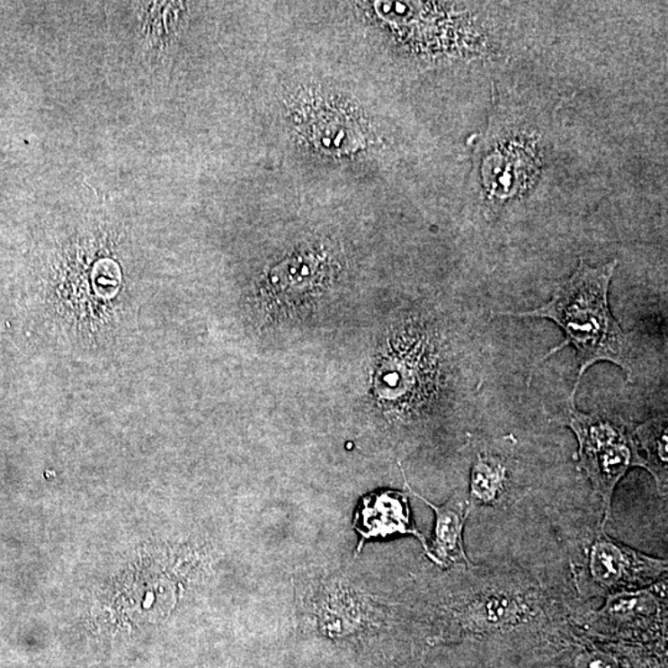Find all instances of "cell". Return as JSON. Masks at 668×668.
<instances>
[{
    "label": "cell",
    "mask_w": 668,
    "mask_h": 668,
    "mask_svg": "<svg viewBox=\"0 0 668 668\" xmlns=\"http://www.w3.org/2000/svg\"><path fill=\"white\" fill-rule=\"evenodd\" d=\"M618 262L589 266L579 260L577 270L571 278L556 286L554 295L548 304L525 312H500L496 316L551 319L564 329L565 341L552 348L544 360L574 345L578 354L579 370L569 400L574 401L582 377L589 367L599 361H609L620 367L627 374L628 383H633L634 343L633 335L625 334L609 308V288Z\"/></svg>",
    "instance_id": "cell-1"
},
{
    "label": "cell",
    "mask_w": 668,
    "mask_h": 668,
    "mask_svg": "<svg viewBox=\"0 0 668 668\" xmlns=\"http://www.w3.org/2000/svg\"><path fill=\"white\" fill-rule=\"evenodd\" d=\"M464 569L466 579L447 608L464 633L490 637L534 631L548 638L571 614L534 575L519 569Z\"/></svg>",
    "instance_id": "cell-2"
},
{
    "label": "cell",
    "mask_w": 668,
    "mask_h": 668,
    "mask_svg": "<svg viewBox=\"0 0 668 668\" xmlns=\"http://www.w3.org/2000/svg\"><path fill=\"white\" fill-rule=\"evenodd\" d=\"M567 426L577 437L578 469L584 472L601 498L603 515L601 524L607 526L618 484L631 468H644L634 427L619 414L581 413L571 400Z\"/></svg>",
    "instance_id": "cell-3"
},
{
    "label": "cell",
    "mask_w": 668,
    "mask_h": 668,
    "mask_svg": "<svg viewBox=\"0 0 668 668\" xmlns=\"http://www.w3.org/2000/svg\"><path fill=\"white\" fill-rule=\"evenodd\" d=\"M572 564L574 585L582 598L604 597L650 587L667 577V559L653 557L611 539L605 526L583 545Z\"/></svg>",
    "instance_id": "cell-4"
},
{
    "label": "cell",
    "mask_w": 668,
    "mask_h": 668,
    "mask_svg": "<svg viewBox=\"0 0 668 668\" xmlns=\"http://www.w3.org/2000/svg\"><path fill=\"white\" fill-rule=\"evenodd\" d=\"M571 619L603 638H663L667 628V577L650 587L608 595L603 607Z\"/></svg>",
    "instance_id": "cell-5"
},
{
    "label": "cell",
    "mask_w": 668,
    "mask_h": 668,
    "mask_svg": "<svg viewBox=\"0 0 668 668\" xmlns=\"http://www.w3.org/2000/svg\"><path fill=\"white\" fill-rule=\"evenodd\" d=\"M353 528L360 535L357 554L370 539L396 535L414 536L426 555L429 552L427 539L414 526L409 496L399 490L381 489L364 495L355 509Z\"/></svg>",
    "instance_id": "cell-6"
},
{
    "label": "cell",
    "mask_w": 668,
    "mask_h": 668,
    "mask_svg": "<svg viewBox=\"0 0 668 668\" xmlns=\"http://www.w3.org/2000/svg\"><path fill=\"white\" fill-rule=\"evenodd\" d=\"M420 500L426 503L433 510L434 531L433 539L429 544V552L427 557L434 565L440 566L441 568L446 569L452 566L460 565L463 567H472V562L467 556L464 548V526L467 519L472 512L473 506L470 504L468 496L463 494H454L452 498L442 506H436L429 500L423 498L410 489Z\"/></svg>",
    "instance_id": "cell-7"
},
{
    "label": "cell",
    "mask_w": 668,
    "mask_h": 668,
    "mask_svg": "<svg viewBox=\"0 0 668 668\" xmlns=\"http://www.w3.org/2000/svg\"><path fill=\"white\" fill-rule=\"evenodd\" d=\"M668 423L666 414H657L634 429L638 453L644 469L653 476L658 493L666 495L668 486L667 459Z\"/></svg>",
    "instance_id": "cell-8"
},
{
    "label": "cell",
    "mask_w": 668,
    "mask_h": 668,
    "mask_svg": "<svg viewBox=\"0 0 668 668\" xmlns=\"http://www.w3.org/2000/svg\"><path fill=\"white\" fill-rule=\"evenodd\" d=\"M338 111L317 110L308 118L312 139L328 150L352 151L361 140L360 128Z\"/></svg>",
    "instance_id": "cell-9"
},
{
    "label": "cell",
    "mask_w": 668,
    "mask_h": 668,
    "mask_svg": "<svg viewBox=\"0 0 668 668\" xmlns=\"http://www.w3.org/2000/svg\"><path fill=\"white\" fill-rule=\"evenodd\" d=\"M506 467L503 460L489 454H479L470 474L468 499L476 505H495L506 486Z\"/></svg>",
    "instance_id": "cell-10"
}]
</instances>
